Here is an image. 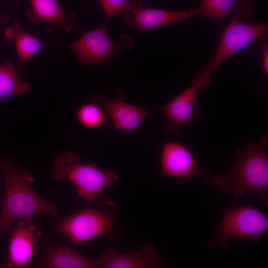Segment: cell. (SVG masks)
Masks as SVG:
<instances>
[{"label":"cell","mask_w":268,"mask_h":268,"mask_svg":"<svg viewBox=\"0 0 268 268\" xmlns=\"http://www.w3.org/2000/svg\"><path fill=\"white\" fill-rule=\"evenodd\" d=\"M107 20L117 13L125 14L133 8L144 6L141 0H99Z\"/></svg>","instance_id":"obj_20"},{"label":"cell","mask_w":268,"mask_h":268,"mask_svg":"<svg viewBox=\"0 0 268 268\" xmlns=\"http://www.w3.org/2000/svg\"><path fill=\"white\" fill-rule=\"evenodd\" d=\"M115 204L101 201L93 208H86L59 221L55 231L65 235L74 245L102 235H110L117 224Z\"/></svg>","instance_id":"obj_5"},{"label":"cell","mask_w":268,"mask_h":268,"mask_svg":"<svg viewBox=\"0 0 268 268\" xmlns=\"http://www.w3.org/2000/svg\"><path fill=\"white\" fill-rule=\"evenodd\" d=\"M261 49L262 57L264 71L268 74V45L266 41H261L260 42Z\"/></svg>","instance_id":"obj_21"},{"label":"cell","mask_w":268,"mask_h":268,"mask_svg":"<svg viewBox=\"0 0 268 268\" xmlns=\"http://www.w3.org/2000/svg\"><path fill=\"white\" fill-rule=\"evenodd\" d=\"M41 259L36 265L41 268H100L101 260L85 257L68 246L57 245L50 240L40 246Z\"/></svg>","instance_id":"obj_12"},{"label":"cell","mask_w":268,"mask_h":268,"mask_svg":"<svg viewBox=\"0 0 268 268\" xmlns=\"http://www.w3.org/2000/svg\"><path fill=\"white\" fill-rule=\"evenodd\" d=\"M76 153L67 151L57 155L52 168L55 180L68 179L74 185L78 196L91 203L113 185L119 175L108 170H102L94 163L83 164Z\"/></svg>","instance_id":"obj_3"},{"label":"cell","mask_w":268,"mask_h":268,"mask_svg":"<svg viewBox=\"0 0 268 268\" xmlns=\"http://www.w3.org/2000/svg\"><path fill=\"white\" fill-rule=\"evenodd\" d=\"M107 22L108 20L101 26L86 32L78 40L67 45L76 53L78 63L98 64L124 49L133 48V41L128 35L122 36L119 42L113 41L107 32Z\"/></svg>","instance_id":"obj_8"},{"label":"cell","mask_w":268,"mask_h":268,"mask_svg":"<svg viewBox=\"0 0 268 268\" xmlns=\"http://www.w3.org/2000/svg\"><path fill=\"white\" fill-rule=\"evenodd\" d=\"M232 168L222 175L211 176L205 184L218 192L229 194L235 199L251 191L263 197L268 205V140L265 136L237 149Z\"/></svg>","instance_id":"obj_2"},{"label":"cell","mask_w":268,"mask_h":268,"mask_svg":"<svg viewBox=\"0 0 268 268\" xmlns=\"http://www.w3.org/2000/svg\"><path fill=\"white\" fill-rule=\"evenodd\" d=\"M42 233L32 217L19 221L14 225L9 238L8 255L0 268H21L27 266L34 255V245Z\"/></svg>","instance_id":"obj_10"},{"label":"cell","mask_w":268,"mask_h":268,"mask_svg":"<svg viewBox=\"0 0 268 268\" xmlns=\"http://www.w3.org/2000/svg\"><path fill=\"white\" fill-rule=\"evenodd\" d=\"M10 61L0 65V99L28 92L30 85L24 81Z\"/></svg>","instance_id":"obj_18"},{"label":"cell","mask_w":268,"mask_h":268,"mask_svg":"<svg viewBox=\"0 0 268 268\" xmlns=\"http://www.w3.org/2000/svg\"><path fill=\"white\" fill-rule=\"evenodd\" d=\"M5 36L9 40L15 42L18 56L16 69L18 72L24 62L32 58L45 44L44 41L27 32L18 18L15 19L12 26L5 30Z\"/></svg>","instance_id":"obj_17"},{"label":"cell","mask_w":268,"mask_h":268,"mask_svg":"<svg viewBox=\"0 0 268 268\" xmlns=\"http://www.w3.org/2000/svg\"><path fill=\"white\" fill-rule=\"evenodd\" d=\"M102 268H156L161 260L154 247L145 245L140 250L123 253L110 248L101 255Z\"/></svg>","instance_id":"obj_15"},{"label":"cell","mask_w":268,"mask_h":268,"mask_svg":"<svg viewBox=\"0 0 268 268\" xmlns=\"http://www.w3.org/2000/svg\"><path fill=\"white\" fill-rule=\"evenodd\" d=\"M268 30V23L247 24L232 17L221 35L213 56L196 76L210 78L212 73L221 64L262 36Z\"/></svg>","instance_id":"obj_6"},{"label":"cell","mask_w":268,"mask_h":268,"mask_svg":"<svg viewBox=\"0 0 268 268\" xmlns=\"http://www.w3.org/2000/svg\"><path fill=\"white\" fill-rule=\"evenodd\" d=\"M197 16L196 8L171 11L144 6L131 9L123 14V18L128 25L141 32L148 29Z\"/></svg>","instance_id":"obj_14"},{"label":"cell","mask_w":268,"mask_h":268,"mask_svg":"<svg viewBox=\"0 0 268 268\" xmlns=\"http://www.w3.org/2000/svg\"><path fill=\"white\" fill-rule=\"evenodd\" d=\"M4 194L0 213V233L25 218L39 215L58 217V207L43 199L34 189V179L27 169L10 158L0 162Z\"/></svg>","instance_id":"obj_1"},{"label":"cell","mask_w":268,"mask_h":268,"mask_svg":"<svg viewBox=\"0 0 268 268\" xmlns=\"http://www.w3.org/2000/svg\"><path fill=\"white\" fill-rule=\"evenodd\" d=\"M92 102L105 111L115 131L135 130L151 112L127 103L121 96L104 99L97 94L92 98Z\"/></svg>","instance_id":"obj_11"},{"label":"cell","mask_w":268,"mask_h":268,"mask_svg":"<svg viewBox=\"0 0 268 268\" xmlns=\"http://www.w3.org/2000/svg\"><path fill=\"white\" fill-rule=\"evenodd\" d=\"M251 0H202L196 13L215 19H222L233 14L238 19L249 17L253 13Z\"/></svg>","instance_id":"obj_16"},{"label":"cell","mask_w":268,"mask_h":268,"mask_svg":"<svg viewBox=\"0 0 268 268\" xmlns=\"http://www.w3.org/2000/svg\"><path fill=\"white\" fill-rule=\"evenodd\" d=\"M76 116L81 126L89 129L101 127L107 120L103 109L92 102L80 106Z\"/></svg>","instance_id":"obj_19"},{"label":"cell","mask_w":268,"mask_h":268,"mask_svg":"<svg viewBox=\"0 0 268 268\" xmlns=\"http://www.w3.org/2000/svg\"></svg>","instance_id":"obj_22"},{"label":"cell","mask_w":268,"mask_h":268,"mask_svg":"<svg viewBox=\"0 0 268 268\" xmlns=\"http://www.w3.org/2000/svg\"><path fill=\"white\" fill-rule=\"evenodd\" d=\"M161 175L163 178L187 179L199 177L206 183L214 171L210 168H202L197 163L192 147L178 141L164 143L161 151Z\"/></svg>","instance_id":"obj_9"},{"label":"cell","mask_w":268,"mask_h":268,"mask_svg":"<svg viewBox=\"0 0 268 268\" xmlns=\"http://www.w3.org/2000/svg\"><path fill=\"white\" fill-rule=\"evenodd\" d=\"M32 9L27 12L29 21L43 25L49 33L55 30L70 31L76 18L72 12L64 11L56 0H30Z\"/></svg>","instance_id":"obj_13"},{"label":"cell","mask_w":268,"mask_h":268,"mask_svg":"<svg viewBox=\"0 0 268 268\" xmlns=\"http://www.w3.org/2000/svg\"><path fill=\"white\" fill-rule=\"evenodd\" d=\"M268 231V216L257 208L247 205L233 206L225 211L216 228L215 236L207 241L211 249L225 250L231 245L230 239H252L258 243Z\"/></svg>","instance_id":"obj_4"},{"label":"cell","mask_w":268,"mask_h":268,"mask_svg":"<svg viewBox=\"0 0 268 268\" xmlns=\"http://www.w3.org/2000/svg\"><path fill=\"white\" fill-rule=\"evenodd\" d=\"M211 83L210 78L196 76L190 86L157 109L167 118L165 131L168 134L179 136L202 118L201 113L195 107V102L200 90L209 86Z\"/></svg>","instance_id":"obj_7"}]
</instances>
